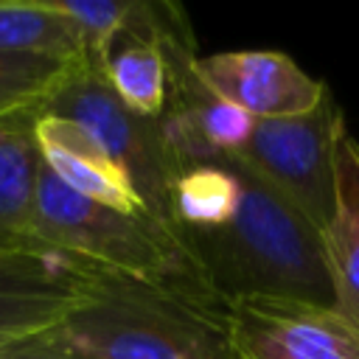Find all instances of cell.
<instances>
[{
    "label": "cell",
    "instance_id": "cell-4",
    "mask_svg": "<svg viewBox=\"0 0 359 359\" xmlns=\"http://www.w3.org/2000/svg\"><path fill=\"white\" fill-rule=\"evenodd\" d=\"M42 112L81 123L129 177L143 208L180 233L174 194L185 165L168 137L163 115L151 118L129 109L109 87L107 73L87 62L45 101Z\"/></svg>",
    "mask_w": 359,
    "mask_h": 359
},
{
    "label": "cell",
    "instance_id": "cell-3",
    "mask_svg": "<svg viewBox=\"0 0 359 359\" xmlns=\"http://www.w3.org/2000/svg\"><path fill=\"white\" fill-rule=\"evenodd\" d=\"M62 331L93 359H238L227 309L107 269Z\"/></svg>",
    "mask_w": 359,
    "mask_h": 359
},
{
    "label": "cell",
    "instance_id": "cell-7",
    "mask_svg": "<svg viewBox=\"0 0 359 359\" xmlns=\"http://www.w3.org/2000/svg\"><path fill=\"white\" fill-rule=\"evenodd\" d=\"M98 269L62 252L0 250V345L62 325Z\"/></svg>",
    "mask_w": 359,
    "mask_h": 359
},
{
    "label": "cell",
    "instance_id": "cell-10",
    "mask_svg": "<svg viewBox=\"0 0 359 359\" xmlns=\"http://www.w3.org/2000/svg\"><path fill=\"white\" fill-rule=\"evenodd\" d=\"M39 109L0 118V250H45L34 233V196L42 171L36 140Z\"/></svg>",
    "mask_w": 359,
    "mask_h": 359
},
{
    "label": "cell",
    "instance_id": "cell-8",
    "mask_svg": "<svg viewBox=\"0 0 359 359\" xmlns=\"http://www.w3.org/2000/svg\"><path fill=\"white\" fill-rule=\"evenodd\" d=\"M202 84L250 118H289L309 112L325 95V84L303 73L275 50H227L199 56L194 65Z\"/></svg>",
    "mask_w": 359,
    "mask_h": 359
},
{
    "label": "cell",
    "instance_id": "cell-17",
    "mask_svg": "<svg viewBox=\"0 0 359 359\" xmlns=\"http://www.w3.org/2000/svg\"><path fill=\"white\" fill-rule=\"evenodd\" d=\"M0 359H93L84 351H79L62 331V325L28 334L11 342L0 345Z\"/></svg>",
    "mask_w": 359,
    "mask_h": 359
},
{
    "label": "cell",
    "instance_id": "cell-14",
    "mask_svg": "<svg viewBox=\"0 0 359 359\" xmlns=\"http://www.w3.org/2000/svg\"><path fill=\"white\" fill-rule=\"evenodd\" d=\"M236 202H238L236 177L222 163H205L188 168L174 194L180 236L185 230H205L222 224L224 219L233 216Z\"/></svg>",
    "mask_w": 359,
    "mask_h": 359
},
{
    "label": "cell",
    "instance_id": "cell-11",
    "mask_svg": "<svg viewBox=\"0 0 359 359\" xmlns=\"http://www.w3.org/2000/svg\"><path fill=\"white\" fill-rule=\"evenodd\" d=\"M337 309L359 325V140L348 126L334 149V219L325 230Z\"/></svg>",
    "mask_w": 359,
    "mask_h": 359
},
{
    "label": "cell",
    "instance_id": "cell-13",
    "mask_svg": "<svg viewBox=\"0 0 359 359\" xmlns=\"http://www.w3.org/2000/svg\"><path fill=\"white\" fill-rule=\"evenodd\" d=\"M0 53H39L65 62H84V42L70 17L50 0L0 3Z\"/></svg>",
    "mask_w": 359,
    "mask_h": 359
},
{
    "label": "cell",
    "instance_id": "cell-1",
    "mask_svg": "<svg viewBox=\"0 0 359 359\" xmlns=\"http://www.w3.org/2000/svg\"><path fill=\"white\" fill-rule=\"evenodd\" d=\"M208 163H222L238 185L230 219L182 233L213 294L224 306L244 297H294L337 309L325 236L233 151Z\"/></svg>",
    "mask_w": 359,
    "mask_h": 359
},
{
    "label": "cell",
    "instance_id": "cell-15",
    "mask_svg": "<svg viewBox=\"0 0 359 359\" xmlns=\"http://www.w3.org/2000/svg\"><path fill=\"white\" fill-rule=\"evenodd\" d=\"M81 62L39 53H0V118L39 109Z\"/></svg>",
    "mask_w": 359,
    "mask_h": 359
},
{
    "label": "cell",
    "instance_id": "cell-16",
    "mask_svg": "<svg viewBox=\"0 0 359 359\" xmlns=\"http://www.w3.org/2000/svg\"><path fill=\"white\" fill-rule=\"evenodd\" d=\"M50 3L79 28L84 42V62L104 70L109 45L126 28L135 0H50Z\"/></svg>",
    "mask_w": 359,
    "mask_h": 359
},
{
    "label": "cell",
    "instance_id": "cell-5",
    "mask_svg": "<svg viewBox=\"0 0 359 359\" xmlns=\"http://www.w3.org/2000/svg\"><path fill=\"white\" fill-rule=\"evenodd\" d=\"M342 126V109L325 90L309 112L255 121L233 154L325 236L334 219V149Z\"/></svg>",
    "mask_w": 359,
    "mask_h": 359
},
{
    "label": "cell",
    "instance_id": "cell-2",
    "mask_svg": "<svg viewBox=\"0 0 359 359\" xmlns=\"http://www.w3.org/2000/svg\"><path fill=\"white\" fill-rule=\"evenodd\" d=\"M31 233L50 252L227 309L177 230L149 213H121L70 191L45 163L36 182Z\"/></svg>",
    "mask_w": 359,
    "mask_h": 359
},
{
    "label": "cell",
    "instance_id": "cell-6",
    "mask_svg": "<svg viewBox=\"0 0 359 359\" xmlns=\"http://www.w3.org/2000/svg\"><path fill=\"white\" fill-rule=\"evenodd\" d=\"M238 359H359V325L339 309L294 297H244L227 306Z\"/></svg>",
    "mask_w": 359,
    "mask_h": 359
},
{
    "label": "cell",
    "instance_id": "cell-12",
    "mask_svg": "<svg viewBox=\"0 0 359 359\" xmlns=\"http://www.w3.org/2000/svg\"><path fill=\"white\" fill-rule=\"evenodd\" d=\"M109 87L118 98L140 115H163L168 81L165 62L151 28L149 3H135L126 28L115 36L104 65Z\"/></svg>",
    "mask_w": 359,
    "mask_h": 359
},
{
    "label": "cell",
    "instance_id": "cell-9",
    "mask_svg": "<svg viewBox=\"0 0 359 359\" xmlns=\"http://www.w3.org/2000/svg\"><path fill=\"white\" fill-rule=\"evenodd\" d=\"M36 140L42 163L70 191L93 202L109 205L121 213H149L121 165L81 123L42 112L36 118Z\"/></svg>",
    "mask_w": 359,
    "mask_h": 359
}]
</instances>
